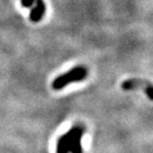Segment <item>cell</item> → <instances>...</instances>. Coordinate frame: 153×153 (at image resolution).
<instances>
[{"label": "cell", "instance_id": "3", "mask_svg": "<svg viewBox=\"0 0 153 153\" xmlns=\"http://www.w3.org/2000/svg\"><path fill=\"white\" fill-rule=\"evenodd\" d=\"M71 132V141H70V152L82 153V137L85 132V128L81 125H76L70 129Z\"/></svg>", "mask_w": 153, "mask_h": 153}, {"label": "cell", "instance_id": "5", "mask_svg": "<svg viewBox=\"0 0 153 153\" xmlns=\"http://www.w3.org/2000/svg\"><path fill=\"white\" fill-rule=\"evenodd\" d=\"M70 141H71V132L70 130L59 138L57 144V153H69Z\"/></svg>", "mask_w": 153, "mask_h": 153}, {"label": "cell", "instance_id": "2", "mask_svg": "<svg viewBox=\"0 0 153 153\" xmlns=\"http://www.w3.org/2000/svg\"><path fill=\"white\" fill-rule=\"evenodd\" d=\"M143 88L146 96L148 97L149 100H153V84L150 82L144 81V79H126L121 84V88L124 91H132L134 88Z\"/></svg>", "mask_w": 153, "mask_h": 153}, {"label": "cell", "instance_id": "6", "mask_svg": "<svg viewBox=\"0 0 153 153\" xmlns=\"http://www.w3.org/2000/svg\"><path fill=\"white\" fill-rule=\"evenodd\" d=\"M21 3H22V5L24 7L29 8L35 3V0H21Z\"/></svg>", "mask_w": 153, "mask_h": 153}, {"label": "cell", "instance_id": "1", "mask_svg": "<svg viewBox=\"0 0 153 153\" xmlns=\"http://www.w3.org/2000/svg\"><path fill=\"white\" fill-rule=\"evenodd\" d=\"M88 76V69L84 66H78L72 69L71 71L61 75L57 79H54L52 87L54 90H62L68 85L75 82H82L87 79Z\"/></svg>", "mask_w": 153, "mask_h": 153}, {"label": "cell", "instance_id": "4", "mask_svg": "<svg viewBox=\"0 0 153 153\" xmlns=\"http://www.w3.org/2000/svg\"><path fill=\"white\" fill-rule=\"evenodd\" d=\"M35 2L36 7L33 8L30 13V20L33 22H39L46 11V6L43 0H35Z\"/></svg>", "mask_w": 153, "mask_h": 153}]
</instances>
